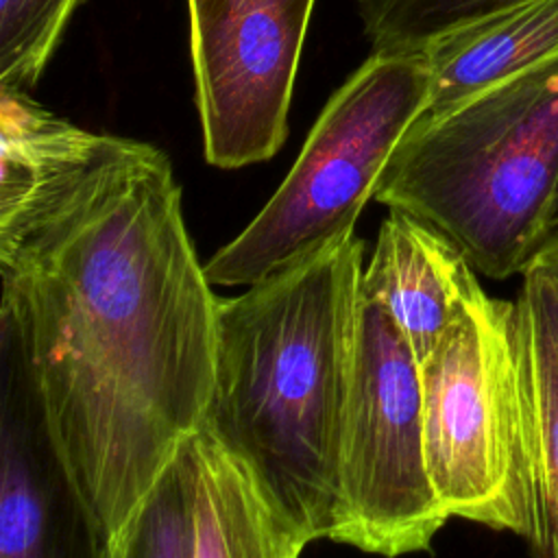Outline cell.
<instances>
[{"label":"cell","mask_w":558,"mask_h":558,"mask_svg":"<svg viewBox=\"0 0 558 558\" xmlns=\"http://www.w3.org/2000/svg\"><path fill=\"white\" fill-rule=\"evenodd\" d=\"M0 312L111 556L205 418L218 296L172 163L0 87Z\"/></svg>","instance_id":"1"},{"label":"cell","mask_w":558,"mask_h":558,"mask_svg":"<svg viewBox=\"0 0 558 558\" xmlns=\"http://www.w3.org/2000/svg\"><path fill=\"white\" fill-rule=\"evenodd\" d=\"M538 253H543V255H545V259H547V262L554 266V270L558 272V235L549 238V240H547V244H545Z\"/></svg>","instance_id":"16"},{"label":"cell","mask_w":558,"mask_h":558,"mask_svg":"<svg viewBox=\"0 0 558 558\" xmlns=\"http://www.w3.org/2000/svg\"><path fill=\"white\" fill-rule=\"evenodd\" d=\"M338 484L333 541L366 554L427 551L449 519L425 460L418 357L392 318L364 299Z\"/></svg>","instance_id":"6"},{"label":"cell","mask_w":558,"mask_h":558,"mask_svg":"<svg viewBox=\"0 0 558 558\" xmlns=\"http://www.w3.org/2000/svg\"><path fill=\"white\" fill-rule=\"evenodd\" d=\"M429 96L421 52H373L327 100L262 211L205 264L211 286H253L353 233Z\"/></svg>","instance_id":"4"},{"label":"cell","mask_w":558,"mask_h":558,"mask_svg":"<svg viewBox=\"0 0 558 558\" xmlns=\"http://www.w3.org/2000/svg\"><path fill=\"white\" fill-rule=\"evenodd\" d=\"M423 442L445 512L527 538V410L517 301H471L418 362Z\"/></svg>","instance_id":"5"},{"label":"cell","mask_w":558,"mask_h":558,"mask_svg":"<svg viewBox=\"0 0 558 558\" xmlns=\"http://www.w3.org/2000/svg\"><path fill=\"white\" fill-rule=\"evenodd\" d=\"M81 0H0V87L28 92Z\"/></svg>","instance_id":"15"},{"label":"cell","mask_w":558,"mask_h":558,"mask_svg":"<svg viewBox=\"0 0 558 558\" xmlns=\"http://www.w3.org/2000/svg\"><path fill=\"white\" fill-rule=\"evenodd\" d=\"M364 242L318 253L218 299L203 429L310 543L340 525V438L362 312Z\"/></svg>","instance_id":"2"},{"label":"cell","mask_w":558,"mask_h":558,"mask_svg":"<svg viewBox=\"0 0 558 558\" xmlns=\"http://www.w3.org/2000/svg\"><path fill=\"white\" fill-rule=\"evenodd\" d=\"M425 113L442 111L558 54V0H527L434 39Z\"/></svg>","instance_id":"11"},{"label":"cell","mask_w":558,"mask_h":558,"mask_svg":"<svg viewBox=\"0 0 558 558\" xmlns=\"http://www.w3.org/2000/svg\"><path fill=\"white\" fill-rule=\"evenodd\" d=\"M0 558H113L57 447L24 340L2 312Z\"/></svg>","instance_id":"8"},{"label":"cell","mask_w":558,"mask_h":558,"mask_svg":"<svg viewBox=\"0 0 558 558\" xmlns=\"http://www.w3.org/2000/svg\"><path fill=\"white\" fill-rule=\"evenodd\" d=\"M113 558H196V484L187 440L137 508Z\"/></svg>","instance_id":"13"},{"label":"cell","mask_w":558,"mask_h":558,"mask_svg":"<svg viewBox=\"0 0 558 558\" xmlns=\"http://www.w3.org/2000/svg\"><path fill=\"white\" fill-rule=\"evenodd\" d=\"M373 198L434 227L475 272L523 275L558 198V54L418 116Z\"/></svg>","instance_id":"3"},{"label":"cell","mask_w":558,"mask_h":558,"mask_svg":"<svg viewBox=\"0 0 558 558\" xmlns=\"http://www.w3.org/2000/svg\"><path fill=\"white\" fill-rule=\"evenodd\" d=\"M316 0H187L205 159L242 168L288 137L299 59Z\"/></svg>","instance_id":"7"},{"label":"cell","mask_w":558,"mask_h":558,"mask_svg":"<svg viewBox=\"0 0 558 558\" xmlns=\"http://www.w3.org/2000/svg\"><path fill=\"white\" fill-rule=\"evenodd\" d=\"M527 0H360L373 52L414 54L434 39Z\"/></svg>","instance_id":"14"},{"label":"cell","mask_w":558,"mask_h":558,"mask_svg":"<svg viewBox=\"0 0 558 558\" xmlns=\"http://www.w3.org/2000/svg\"><path fill=\"white\" fill-rule=\"evenodd\" d=\"M525 371L534 558H558V272L538 253L517 294Z\"/></svg>","instance_id":"10"},{"label":"cell","mask_w":558,"mask_h":558,"mask_svg":"<svg viewBox=\"0 0 558 558\" xmlns=\"http://www.w3.org/2000/svg\"><path fill=\"white\" fill-rule=\"evenodd\" d=\"M480 294L477 272L458 246L423 220L390 209L362 270V299L392 318L418 362Z\"/></svg>","instance_id":"9"},{"label":"cell","mask_w":558,"mask_h":558,"mask_svg":"<svg viewBox=\"0 0 558 558\" xmlns=\"http://www.w3.org/2000/svg\"><path fill=\"white\" fill-rule=\"evenodd\" d=\"M554 235H558V198H556V205H554V211H551V220H549V238H554Z\"/></svg>","instance_id":"17"},{"label":"cell","mask_w":558,"mask_h":558,"mask_svg":"<svg viewBox=\"0 0 558 558\" xmlns=\"http://www.w3.org/2000/svg\"><path fill=\"white\" fill-rule=\"evenodd\" d=\"M196 484V558H299L310 543L279 517L248 469L207 429L187 438Z\"/></svg>","instance_id":"12"}]
</instances>
